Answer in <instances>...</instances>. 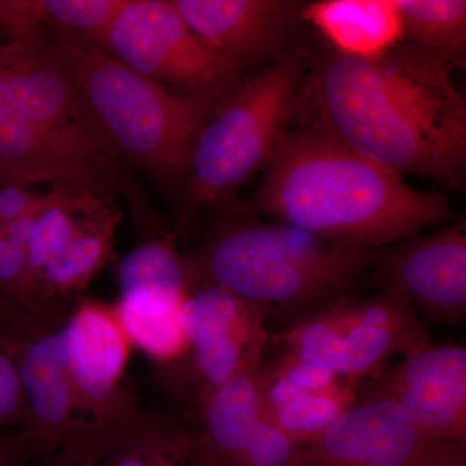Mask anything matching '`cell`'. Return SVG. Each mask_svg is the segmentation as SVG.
Segmentation results:
<instances>
[{
	"instance_id": "1",
	"label": "cell",
	"mask_w": 466,
	"mask_h": 466,
	"mask_svg": "<svg viewBox=\"0 0 466 466\" xmlns=\"http://www.w3.org/2000/svg\"><path fill=\"white\" fill-rule=\"evenodd\" d=\"M450 72L408 42L372 61L330 51L303 78L294 110L392 173L466 193V103Z\"/></svg>"
},
{
	"instance_id": "2",
	"label": "cell",
	"mask_w": 466,
	"mask_h": 466,
	"mask_svg": "<svg viewBox=\"0 0 466 466\" xmlns=\"http://www.w3.org/2000/svg\"><path fill=\"white\" fill-rule=\"evenodd\" d=\"M251 207L325 240L370 250L415 238L450 217L446 196L403 177L314 128L284 134Z\"/></svg>"
},
{
	"instance_id": "3",
	"label": "cell",
	"mask_w": 466,
	"mask_h": 466,
	"mask_svg": "<svg viewBox=\"0 0 466 466\" xmlns=\"http://www.w3.org/2000/svg\"><path fill=\"white\" fill-rule=\"evenodd\" d=\"M372 263V251L342 247L299 227L238 222L211 238L193 268L205 284L289 325L345 297Z\"/></svg>"
},
{
	"instance_id": "4",
	"label": "cell",
	"mask_w": 466,
	"mask_h": 466,
	"mask_svg": "<svg viewBox=\"0 0 466 466\" xmlns=\"http://www.w3.org/2000/svg\"><path fill=\"white\" fill-rule=\"evenodd\" d=\"M48 27L116 155L165 186L186 182L193 144L216 106L168 90L79 34Z\"/></svg>"
},
{
	"instance_id": "5",
	"label": "cell",
	"mask_w": 466,
	"mask_h": 466,
	"mask_svg": "<svg viewBox=\"0 0 466 466\" xmlns=\"http://www.w3.org/2000/svg\"><path fill=\"white\" fill-rule=\"evenodd\" d=\"M303 78L302 55L288 52L214 106L193 144L186 180L193 208L225 202L268 165Z\"/></svg>"
},
{
	"instance_id": "6",
	"label": "cell",
	"mask_w": 466,
	"mask_h": 466,
	"mask_svg": "<svg viewBox=\"0 0 466 466\" xmlns=\"http://www.w3.org/2000/svg\"><path fill=\"white\" fill-rule=\"evenodd\" d=\"M283 355L332 370L354 386L394 355L410 358L433 345L407 297L383 289L342 299L297 319L276 336Z\"/></svg>"
},
{
	"instance_id": "7",
	"label": "cell",
	"mask_w": 466,
	"mask_h": 466,
	"mask_svg": "<svg viewBox=\"0 0 466 466\" xmlns=\"http://www.w3.org/2000/svg\"><path fill=\"white\" fill-rule=\"evenodd\" d=\"M96 45L139 75L213 106L240 84L241 73L193 32L174 0H126Z\"/></svg>"
},
{
	"instance_id": "8",
	"label": "cell",
	"mask_w": 466,
	"mask_h": 466,
	"mask_svg": "<svg viewBox=\"0 0 466 466\" xmlns=\"http://www.w3.org/2000/svg\"><path fill=\"white\" fill-rule=\"evenodd\" d=\"M116 158L106 144L76 139L27 118L0 73V187L51 183L95 189L115 177Z\"/></svg>"
},
{
	"instance_id": "9",
	"label": "cell",
	"mask_w": 466,
	"mask_h": 466,
	"mask_svg": "<svg viewBox=\"0 0 466 466\" xmlns=\"http://www.w3.org/2000/svg\"><path fill=\"white\" fill-rule=\"evenodd\" d=\"M435 443L400 401L370 389L302 446L300 466H413Z\"/></svg>"
},
{
	"instance_id": "10",
	"label": "cell",
	"mask_w": 466,
	"mask_h": 466,
	"mask_svg": "<svg viewBox=\"0 0 466 466\" xmlns=\"http://www.w3.org/2000/svg\"><path fill=\"white\" fill-rule=\"evenodd\" d=\"M381 289L403 294L431 323L466 319V219L400 242L376 262Z\"/></svg>"
},
{
	"instance_id": "11",
	"label": "cell",
	"mask_w": 466,
	"mask_h": 466,
	"mask_svg": "<svg viewBox=\"0 0 466 466\" xmlns=\"http://www.w3.org/2000/svg\"><path fill=\"white\" fill-rule=\"evenodd\" d=\"M184 328L208 391L259 367L265 314L216 285L205 284L183 306ZM207 391V392H208Z\"/></svg>"
},
{
	"instance_id": "12",
	"label": "cell",
	"mask_w": 466,
	"mask_h": 466,
	"mask_svg": "<svg viewBox=\"0 0 466 466\" xmlns=\"http://www.w3.org/2000/svg\"><path fill=\"white\" fill-rule=\"evenodd\" d=\"M431 440L466 451V346L431 345L376 377Z\"/></svg>"
},
{
	"instance_id": "13",
	"label": "cell",
	"mask_w": 466,
	"mask_h": 466,
	"mask_svg": "<svg viewBox=\"0 0 466 466\" xmlns=\"http://www.w3.org/2000/svg\"><path fill=\"white\" fill-rule=\"evenodd\" d=\"M186 23L238 72L283 56L299 3L289 0H174Z\"/></svg>"
},
{
	"instance_id": "14",
	"label": "cell",
	"mask_w": 466,
	"mask_h": 466,
	"mask_svg": "<svg viewBox=\"0 0 466 466\" xmlns=\"http://www.w3.org/2000/svg\"><path fill=\"white\" fill-rule=\"evenodd\" d=\"M12 46L14 60L2 76L17 108L43 127L109 147L86 109L50 27L30 41Z\"/></svg>"
},
{
	"instance_id": "15",
	"label": "cell",
	"mask_w": 466,
	"mask_h": 466,
	"mask_svg": "<svg viewBox=\"0 0 466 466\" xmlns=\"http://www.w3.org/2000/svg\"><path fill=\"white\" fill-rule=\"evenodd\" d=\"M7 328L25 395L30 425L25 437L36 452L66 431L78 392L58 330L48 332L36 315H25Z\"/></svg>"
},
{
	"instance_id": "16",
	"label": "cell",
	"mask_w": 466,
	"mask_h": 466,
	"mask_svg": "<svg viewBox=\"0 0 466 466\" xmlns=\"http://www.w3.org/2000/svg\"><path fill=\"white\" fill-rule=\"evenodd\" d=\"M58 334L78 395L94 403L108 400L124 373L128 352L127 337L115 312L97 305L82 306Z\"/></svg>"
},
{
	"instance_id": "17",
	"label": "cell",
	"mask_w": 466,
	"mask_h": 466,
	"mask_svg": "<svg viewBox=\"0 0 466 466\" xmlns=\"http://www.w3.org/2000/svg\"><path fill=\"white\" fill-rule=\"evenodd\" d=\"M334 54L372 61L404 43L397 0H319L300 8Z\"/></svg>"
},
{
	"instance_id": "18",
	"label": "cell",
	"mask_w": 466,
	"mask_h": 466,
	"mask_svg": "<svg viewBox=\"0 0 466 466\" xmlns=\"http://www.w3.org/2000/svg\"><path fill=\"white\" fill-rule=\"evenodd\" d=\"M266 416L259 367L207 392L205 435L222 466H235Z\"/></svg>"
},
{
	"instance_id": "19",
	"label": "cell",
	"mask_w": 466,
	"mask_h": 466,
	"mask_svg": "<svg viewBox=\"0 0 466 466\" xmlns=\"http://www.w3.org/2000/svg\"><path fill=\"white\" fill-rule=\"evenodd\" d=\"M116 220L118 214L106 200L85 214L73 240L39 276L34 312L47 309L54 294L82 287L99 271L108 256Z\"/></svg>"
},
{
	"instance_id": "20",
	"label": "cell",
	"mask_w": 466,
	"mask_h": 466,
	"mask_svg": "<svg viewBox=\"0 0 466 466\" xmlns=\"http://www.w3.org/2000/svg\"><path fill=\"white\" fill-rule=\"evenodd\" d=\"M187 297L135 290L121 296L115 315L128 341L149 357L170 360L188 348L183 306Z\"/></svg>"
},
{
	"instance_id": "21",
	"label": "cell",
	"mask_w": 466,
	"mask_h": 466,
	"mask_svg": "<svg viewBox=\"0 0 466 466\" xmlns=\"http://www.w3.org/2000/svg\"><path fill=\"white\" fill-rule=\"evenodd\" d=\"M404 42L466 73V0H397Z\"/></svg>"
},
{
	"instance_id": "22",
	"label": "cell",
	"mask_w": 466,
	"mask_h": 466,
	"mask_svg": "<svg viewBox=\"0 0 466 466\" xmlns=\"http://www.w3.org/2000/svg\"><path fill=\"white\" fill-rule=\"evenodd\" d=\"M188 275L189 269L170 241L147 242L130 251L119 265L121 296L135 290H149L187 297Z\"/></svg>"
},
{
	"instance_id": "23",
	"label": "cell",
	"mask_w": 466,
	"mask_h": 466,
	"mask_svg": "<svg viewBox=\"0 0 466 466\" xmlns=\"http://www.w3.org/2000/svg\"><path fill=\"white\" fill-rule=\"evenodd\" d=\"M357 400L354 386L345 383L333 390L300 392L283 406L267 412L266 417L291 440L305 446L323 433Z\"/></svg>"
},
{
	"instance_id": "24",
	"label": "cell",
	"mask_w": 466,
	"mask_h": 466,
	"mask_svg": "<svg viewBox=\"0 0 466 466\" xmlns=\"http://www.w3.org/2000/svg\"><path fill=\"white\" fill-rule=\"evenodd\" d=\"M126 0H36L47 26L69 30L96 43L113 23Z\"/></svg>"
},
{
	"instance_id": "25",
	"label": "cell",
	"mask_w": 466,
	"mask_h": 466,
	"mask_svg": "<svg viewBox=\"0 0 466 466\" xmlns=\"http://www.w3.org/2000/svg\"><path fill=\"white\" fill-rule=\"evenodd\" d=\"M302 446L263 417L235 466H300Z\"/></svg>"
},
{
	"instance_id": "26",
	"label": "cell",
	"mask_w": 466,
	"mask_h": 466,
	"mask_svg": "<svg viewBox=\"0 0 466 466\" xmlns=\"http://www.w3.org/2000/svg\"><path fill=\"white\" fill-rule=\"evenodd\" d=\"M27 421L25 395L7 333L0 330V429Z\"/></svg>"
},
{
	"instance_id": "27",
	"label": "cell",
	"mask_w": 466,
	"mask_h": 466,
	"mask_svg": "<svg viewBox=\"0 0 466 466\" xmlns=\"http://www.w3.org/2000/svg\"><path fill=\"white\" fill-rule=\"evenodd\" d=\"M41 196L27 192L26 187H0V218L5 227L25 217L38 205Z\"/></svg>"
},
{
	"instance_id": "28",
	"label": "cell",
	"mask_w": 466,
	"mask_h": 466,
	"mask_svg": "<svg viewBox=\"0 0 466 466\" xmlns=\"http://www.w3.org/2000/svg\"><path fill=\"white\" fill-rule=\"evenodd\" d=\"M150 464L152 466H191L192 446L177 443L170 446L165 441H148Z\"/></svg>"
},
{
	"instance_id": "29",
	"label": "cell",
	"mask_w": 466,
	"mask_h": 466,
	"mask_svg": "<svg viewBox=\"0 0 466 466\" xmlns=\"http://www.w3.org/2000/svg\"><path fill=\"white\" fill-rule=\"evenodd\" d=\"M413 466H466V451L458 444L437 441Z\"/></svg>"
},
{
	"instance_id": "30",
	"label": "cell",
	"mask_w": 466,
	"mask_h": 466,
	"mask_svg": "<svg viewBox=\"0 0 466 466\" xmlns=\"http://www.w3.org/2000/svg\"><path fill=\"white\" fill-rule=\"evenodd\" d=\"M32 453L25 434L15 438L0 431V466H21Z\"/></svg>"
},
{
	"instance_id": "31",
	"label": "cell",
	"mask_w": 466,
	"mask_h": 466,
	"mask_svg": "<svg viewBox=\"0 0 466 466\" xmlns=\"http://www.w3.org/2000/svg\"><path fill=\"white\" fill-rule=\"evenodd\" d=\"M108 466H152L148 441L119 450L110 460Z\"/></svg>"
},
{
	"instance_id": "32",
	"label": "cell",
	"mask_w": 466,
	"mask_h": 466,
	"mask_svg": "<svg viewBox=\"0 0 466 466\" xmlns=\"http://www.w3.org/2000/svg\"><path fill=\"white\" fill-rule=\"evenodd\" d=\"M191 466H222L204 437L192 444Z\"/></svg>"
},
{
	"instance_id": "33",
	"label": "cell",
	"mask_w": 466,
	"mask_h": 466,
	"mask_svg": "<svg viewBox=\"0 0 466 466\" xmlns=\"http://www.w3.org/2000/svg\"><path fill=\"white\" fill-rule=\"evenodd\" d=\"M20 314L21 312L15 306L0 297V321L2 323H11L20 318Z\"/></svg>"
},
{
	"instance_id": "34",
	"label": "cell",
	"mask_w": 466,
	"mask_h": 466,
	"mask_svg": "<svg viewBox=\"0 0 466 466\" xmlns=\"http://www.w3.org/2000/svg\"><path fill=\"white\" fill-rule=\"evenodd\" d=\"M15 56V48L7 43H0V73L12 63Z\"/></svg>"
},
{
	"instance_id": "35",
	"label": "cell",
	"mask_w": 466,
	"mask_h": 466,
	"mask_svg": "<svg viewBox=\"0 0 466 466\" xmlns=\"http://www.w3.org/2000/svg\"><path fill=\"white\" fill-rule=\"evenodd\" d=\"M48 466H76L75 462L69 461V460H58L56 462H52Z\"/></svg>"
},
{
	"instance_id": "36",
	"label": "cell",
	"mask_w": 466,
	"mask_h": 466,
	"mask_svg": "<svg viewBox=\"0 0 466 466\" xmlns=\"http://www.w3.org/2000/svg\"><path fill=\"white\" fill-rule=\"evenodd\" d=\"M0 33L5 34V21H3L2 0H0Z\"/></svg>"
},
{
	"instance_id": "37",
	"label": "cell",
	"mask_w": 466,
	"mask_h": 466,
	"mask_svg": "<svg viewBox=\"0 0 466 466\" xmlns=\"http://www.w3.org/2000/svg\"><path fill=\"white\" fill-rule=\"evenodd\" d=\"M5 225H3L2 218H0V233H2L3 231H5Z\"/></svg>"
},
{
	"instance_id": "38",
	"label": "cell",
	"mask_w": 466,
	"mask_h": 466,
	"mask_svg": "<svg viewBox=\"0 0 466 466\" xmlns=\"http://www.w3.org/2000/svg\"><path fill=\"white\" fill-rule=\"evenodd\" d=\"M462 95H464V99H465V103H466V91L462 92Z\"/></svg>"
}]
</instances>
